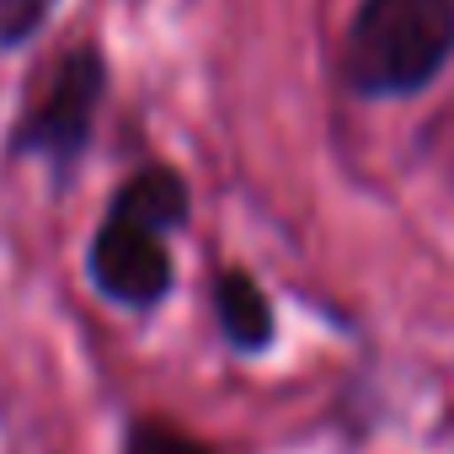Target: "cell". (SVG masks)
Here are the masks:
<instances>
[{"instance_id": "1", "label": "cell", "mask_w": 454, "mask_h": 454, "mask_svg": "<svg viewBox=\"0 0 454 454\" xmlns=\"http://www.w3.org/2000/svg\"><path fill=\"white\" fill-rule=\"evenodd\" d=\"M187 214H192V192L171 166L134 171L113 192L97 236L86 247V273L97 294L123 310H155L176 284L171 236L187 224Z\"/></svg>"}, {"instance_id": "2", "label": "cell", "mask_w": 454, "mask_h": 454, "mask_svg": "<svg viewBox=\"0 0 454 454\" xmlns=\"http://www.w3.org/2000/svg\"><path fill=\"white\" fill-rule=\"evenodd\" d=\"M454 54V0H364L348 27V86L358 97H417Z\"/></svg>"}, {"instance_id": "3", "label": "cell", "mask_w": 454, "mask_h": 454, "mask_svg": "<svg viewBox=\"0 0 454 454\" xmlns=\"http://www.w3.org/2000/svg\"><path fill=\"white\" fill-rule=\"evenodd\" d=\"M107 97V65L102 54L86 43V49H70L43 97L22 113L17 134H12V155H33V160H49V171L65 182L75 171V160L86 155L91 145V123H97V107Z\"/></svg>"}, {"instance_id": "4", "label": "cell", "mask_w": 454, "mask_h": 454, "mask_svg": "<svg viewBox=\"0 0 454 454\" xmlns=\"http://www.w3.org/2000/svg\"><path fill=\"white\" fill-rule=\"evenodd\" d=\"M214 321H219L224 342H231L236 353H268L273 337H278L273 300L247 268H224L214 278Z\"/></svg>"}, {"instance_id": "5", "label": "cell", "mask_w": 454, "mask_h": 454, "mask_svg": "<svg viewBox=\"0 0 454 454\" xmlns=\"http://www.w3.org/2000/svg\"><path fill=\"white\" fill-rule=\"evenodd\" d=\"M118 454H219V449H214L208 438L176 427L171 417H134V422L123 427Z\"/></svg>"}, {"instance_id": "6", "label": "cell", "mask_w": 454, "mask_h": 454, "mask_svg": "<svg viewBox=\"0 0 454 454\" xmlns=\"http://www.w3.org/2000/svg\"><path fill=\"white\" fill-rule=\"evenodd\" d=\"M54 12H59V0H0V49L33 43Z\"/></svg>"}]
</instances>
